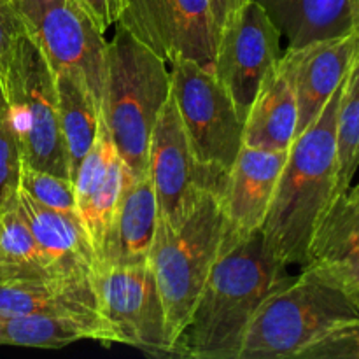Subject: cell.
<instances>
[{"label":"cell","instance_id":"obj_25","mask_svg":"<svg viewBox=\"0 0 359 359\" xmlns=\"http://www.w3.org/2000/svg\"><path fill=\"white\" fill-rule=\"evenodd\" d=\"M337 196L353 184L359 168V56L342 83L337 109Z\"/></svg>","mask_w":359,"mask_h":359},{"label":"cell","instance_id":"obj_5","mask_svg":"<svg viewBox=\"0 0 359 359\" xmlns=\"http://www.w3.org/2000/svg\"><path fill=\"white\" fill-rule=\"evenodd\" d=\"M359 309L339 287L309 269L263 300L251 319L238 359L300 358Z\"/></svg>","mask_w":359,"mask_h":359},{"label":"cell","instance_id":"obj_21","mask_svg":"<svg viewBox=\"0 0 359 359\" xmlns=\"http://www.w3.org/2000/svg\"><path fill=\"white\" fill-rule=\"evenodd\" d=\"M298 107L293 86L280 63L270 70L244 121V146L290 151L297 139Z\"/></svg>","mask_w":359,"mask_h":359},{"label":"cell","instance_id":"obj_12","mask_svg":"<svg viewBox=\"0 0 359 359\" xmlns=\"http://www.w3.org/2000/svg\"><path fill=\"white\" fill-rule=\"evenodd\" d=\"M280 32L255 0H248L217 32L214 74L223 83L242 121L266 74L280 58Z\"/></svg>","mask_w":359,"mask_h":359},{"label":"cell","instance_id":"obj_14","mask_svg":"<svg viewBox=\"0 0 359 359\" xmlns=\"http://www.w3.org/2000/svg\"><path fill=\"white\" fill-rule=\"evenodd\" d=\"M286 158L287 151L242 146L221 193L226 216L224 244L248 237L262 228Z\"/></svg>","mask_w":359,"mask_h":359},{"label":"cell","instance_id":"obj_18","mask_svg":"<svg viewBox=\"0 0 359 359\" xmlns=\"http://www.w3.org/2000/svg\"><path fill=\"white\" fill-rule=\"evenodd\" d=\"M128 179L125 163L102 121L97 140L72 181L77 214L95 249V258Z\"/></svg>","mask_w":359,"mask_h":359},{"label":"cell","instance_id":"obj_24","mask_svg":"<svg viewBox=\"0 0 359 359\" xmlns=\"http://www.w3.org/2000/svg\"><path fill=\"white\" fill-rule=\"evenodd\" d=\"M84 339L97 340V333L77 319L0 314V346L62 349Z\"/></svg>","mask_w":359,"mask_h":359},{"label":"cell","instance_id":"obj_20","mask_svg":"<svg viewBox=\"0 0 359 359\" xmlns=\"http://www.w3.org/2000/svg\"><path fill=\"white\" fill-rule=\"evenodd\" d=\"M263 7L290 48H302L356 30L354 0H255Z\"/></svg>","mask_w":359,"mask_h":359},{"label":"cell","instance_id":"obj_9","mask_svg":"<svg viewBox=\"0 0 359 359\" xmlns=\"http://www.w3.org/2000/svg\"><path fill=\"white\" fill-rule=\"evenodd\" d=\"M93 287L98 314L112 344H125L153 356H172L163 304L149 263L95 266Z\"/></svg>","mask_w":359,"mask_h":359},{"label":"cell","instance_id":"obj_19","mask_svg":"<svg viewBox=\"0 0 359 359\" xmlns=\"http://www.w3.org/2000/svg\"><path fill=\"white\" fill-rule=\"evenodd\" d=\"M2 316H58L84 323L97 333V340L112 344L111 333L102 321L93 284L65 280H0Z\"/></svg>","mask_w":359,"mask_h":359},{"label":"cell","instance_id":"obj_26","mask_svg":"<svg viewBox=\"0 0 359 359\" xmlns=\"http://www.w3.org/2000/svg\"><path fill=\"white\" fill-rule=\"evenodd\" d=\"M20 191L30 196L46 209L77 212L74 182L67 177L39 170V168L21 165Z\"/></svg>","mask_w":359,"mask_h":359},{"label":"cell","instance_id":"obj_28","mask_svg":"<svg viewBox=\"0 0 359 359\" xmlns=\"http://www.w3.org/2000/svg\"><path fill=\"white\" fill-rule=\"evenodd\" d=\"M300 359H359V316L330 330Z\"/></svg>","mask_w":359,"mask_h":359},{"label":"cell","instance_id":"obj_31","mask_svg":"<svg viewBox=\"0 0 359 359\" xmlns=\"http://www.w3.org/2000/svg\"><path fill=\"white\" fill-rule=\"evenodd\" d=\"M248 0H210V7H212V16L214 23H216L217 32L223 27L224 21L231 16L233 13H237Z\"/></svg>","mask_w":359,"mask_h":359},{"label":"cell","instance_id":"obj_3","mask_svg":"<svg viewBox=\"0 0 359 359\" xmlns=\"http://www.w3.org/2000/svg\"><path fill=\"white\" fill-rule=\"evenodd\" d=\"M105 49L102 121L130 179L149 175L154 125L170 97V69L161 56L116 23Z\"/></svg>","mask_w":359,"mask_h":359},{"label":"cell","instance_id":"obj_23","mask_svg":"<svg viewBox=\"0 0 359 359\" xmlns=\"http://www.w3.org/2000/svg\"><path fill=\"white\" fill-rule=\"evenodd\" d=\"M53 279L18 198L0 209V280Z\"/></svg>","mask_w":359,"mask_h":359},{"label":"cell","instance_id":"obj_27","mask_svg":"<svg viewBox=\"0 0 359 359\" xmlns=\"http://www.w3.org/2000/svg\"><path fill=\"white\" fill-rule=\"evenodd\" d=\"M23 158L9 118V107L0 88V209L18 198Z\"/></svg>","mask_w":359,"mask_h":359},{"label":"cell","instance_id":"obj_15","mask_svg":"<svg viewBox=\"0 0 359 359\" xmlns=\"http://www.w3.org/2000/svg\"><path fill=\"white\" fill-rule=\"evenodd\" d=\"M309 269L359 309V184L337 196L316 230Z\"/></svg>","mask_w":359,"mask_h":359},{"label":"cell","instance_id":"obj_13","mask_svg":"<svg viewBox=\"0 0 359 359\" xmlns=\"http://www.w3.org/2000/svg\"><path fill=\"white\" fill-rule=\"evenodd\" d=\"M359 46V32L287 48L279 63L286 72L298 107L297 137L316 121L346 79Z\"/></svg>","mask_w":359,"mask_h":359},{"label":"cell","instance_id":"obj_22","mask_svg":"<svg viewBox=\"0 0 359 359\" xmlns=\"http://www.w3.org/2000/svg\"><path fill=\"white\" fill-rule=\"evenodd\" d=\"M55 76L69 175L70 181H74L84 156L97 140L102 112L86 83L77 74L55 72Z\"/></svg>","mask_w":359,"mask_h":359},{"label":"cell","instance_id":"obj_16","mask_svg":"<svg viewBox=\"0 0 359 359\" xmlns=\"http://www.w3.org/2000/svg\"><path fill=\"white\" fill-rule=\"evenodd\" d=\"M18 202L53 279L93 284L97 258L79 214L46 209L20 189Z\"/></svg>","mask_w":359,"mask_h":359},{"label":"cell","instance_id":"obj_2","mask_svg":"<svg viewBox=\"0 0 359 359\" xmlns=\"http://www.w3.org/2000/svg\"><path fill=\"white\" fill-rule=\"evenodd\" d=\"M340 91L287 151L262 231L270 251L283 263L307 265L316 230L337 198V109Z\"/></svg>","mask_w":359,"mask_h":359},{"label":"cell","instance_id":"obj_6","mask_svg":"<svg viewBox=\"0 0 359 359\" xmlns=\"http://www.w3.org/2000/svg\"><path fill=\"white\" fill-rule=\"evenodd\" d=\"M2 91L23 163L70 179L55 70L28 34L18 44Z\"/></svg>","mask_w":359,"mask_h":359},{"label":"cell","instance_id":"obj_4","mask_svg":"<svg viewBox=\"0 0 359 359\" xmlns=\"http://www.w3.org/2000/svg\"><path fill=\"white\" fill-rule=\"evenodd\" d=\"M226 216L219 193L203 189L184 219L168 226L158 219L149 252L165 311L170 347L188 323L207 277L223 251Z\"/></svg>","mask_w":359,"mask_h":359},{"label":"cell","instance_id":"obj_8","mask_svg":"<svg viewBox=\"0 0 359 359\" xmlns=\"http://www.w3.org/2000/svg\"><path fill=\"white\" fill-rule=\"evenodd\" d=\"M27 34L55 72L86 83L102 112L107 41L83 0H16Z\"/></svg>","mask_w":359,"mask_h":359},{"label":"cell","instance_id":"obj_11","mask_svg":"<svg viewBox=\"0 0 359 359\" xmlns=\"http://www.w3.org/2000/svg\"><path fill=\"white\" fill-rule=\"evenodd\" d=\"M118 23L167 65L191 60L214 69L217 28L210 0H126Z\"/></svg>","mask_w":359,"mask_h":359},{"label":"cell","instance_id":"obj_10","mask_svg":"<svg viewBox=\"0 0 359 359\" xmlns=\"http://www.w3.org/2000/svg\"><path fill=\"white\" fill-rule=\"evenodd\" d=\"M149 177L156 193L158 219L168 226L184 219L203 189L221 195L226 184V172L205 167L193 154L172 91L151 135Z\"/></svg>","mask_w":359,"mask_h":359},{"label":"cell","instance_id":"obj_33","mask_svg":"<svg viewBox=\"0 0 359 359\" xmlns=\"http://www.w3.org/2000/svg\"><path fill=\"white\" fill-rule=\"evenodd\" d=\"M359 32V30H358ZM356 56H359V46H358V53H356Z\"/></svg>","mask_w":359,"mask_h":359},{"label":"cell","instance_id":"obj_17","mask_svg":"<svg viewBox=\"0 0 359 359\" xmlns=\"http://www.w3.org/2000/svg\"><path fill=\"white\" fill-rule=\"evenodd\" d=\"M158 226V202L149 175L128 179L97 249L95 266L147 263Z\"/></svg>","mask_w":359,"mask_h":359},{"label":"cell","instance_id":"obj_1","mask_svg":"<svg viewBox=\"0 0 359 359\" xmlns=\"http://www.w3.org/2000/svg\"><path fill=\"white\" fill-rule=\"evenodd\" d=\"M291 279L259 230L223 244L188 323L172 344V356L238 359L259 305Z\"/></svg>","mask_w":359,"mask_h":359},{"label":"cell","instance_id":"obj_34","mask_svg":"<svg viewBox=\"0 0 359 359\" xmlns=\"http://www.w3.org/2000/svg\"><path fill=\"white\" fill-rule=\"evenodd\" d=\"M13 2H16V0H13Z\"/></svg>","mask_w":359,"mask_h":359},{"label":"cell","instance_id":"obj_29","mask_svg":"<svg viewBox=\"0 0 359 359\" xmlns=\"http://www.w3.org/2000/svg\"><path fill=\"white\" fill-rule=\"evenodd\" d=\"M27 34L21 14L13 0H0V88L6 84L18 44Z\"/></svg>","mask_w":359,"mask_h":359},{"label":"cell","instance_id":"obj_32","mask_svg":"<svg viewBox=\"0 0 359 359\" xmlns=\"http://www.w3.org/2000/svg\"><path fill=\"white\" fill-rule=\"evenodd\" d=\"M354 25L356 30H359V0H354Z\"/></svg>","mask_w":359,"mask_h":359},{"label":"cell","instance_id":"obj_7","mask_svg":"<svg viewBox=\"0 0 359 359\" xmlns=\"http://www.w3.org/2000/svg\"><path fill=\"white\" fill-rule=\"evenodd\" d=\"M172 97L193 154L202 165L230 172L244 146V121L214 69L191 60L170 65Z\"/></svg>","mask_w":359,"mask_h":359},{"label":"cell","instance_id":"obj_30","mask_svg":"<svg viewBox=\"0 0 359 359\" xmlns=\"http://www.w3.org/2000/svg\"><path fill=\"white\" fill-rule=\"evenodd\" d=\"M83 2L104 34L118 23L126 6V0H83Z\"/></svg>","mask_w":359,"mask_h":359}]
</instances>
